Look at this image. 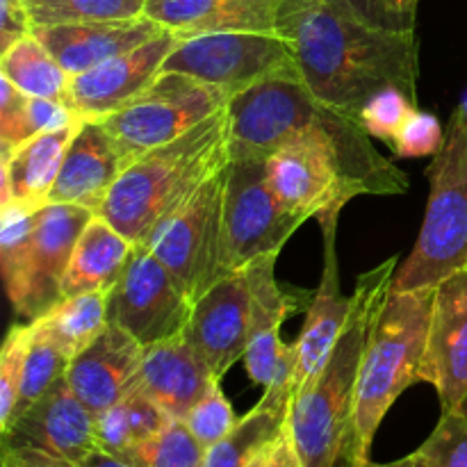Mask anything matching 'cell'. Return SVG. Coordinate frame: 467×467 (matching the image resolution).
Instances as JSON below:
<instances>
[{
    "label": "cell",
    "instance_id": "6da1fadb",
    "mask_svg": "<svg viewBox=\"0 0 467 467\" xmlns=\"http://www.w3.org/2000/svg\"><path fill=\"white\" fill-rule=\"evenodd\" d=\"M276 32L292 46L306 87L356 121L383 89L395 87L418 100L415 30L368 26L333 0H283Z\"/></svg>",
    "mask_w": 467,
    "mask_h": 467
},
{
    "label": "cell",
    "instance_id": "7a4b0ae2",
    "mask_svg": "<svg viewBox=\"0 0 467 467\" xmlns=\"http://www.w3.org/2000/svg\"><path fill=\"white\" fill-rule=\"evenodd\" d=\"M400 258L360 274L351 295V313L315 381L290 404L292 442L304 467H345L351 463V420L360 360L374 319L392 287Z\"/></svg>",
    "mask_w": 467,
    "mask_h": 467
},
{
    "label": "cell",
    "instance_id": "3957f363",
    "mask_svg": "<svg viewBox=\"0 0 467 467\" xmlns=\"http://www.w3.org/2000/svg\"><path fill=\"white\" fill-rule=\"evenodd\" d=\"M228 105L178 140L128 164L109 190L99 217L132 244H146L155 228L181 208L201 182L231 160Z\"/></svg>",
    "mask_w": 467,
    "mask_h": 467
},
{
    "label": "cell",
    "instance_id": "277c9868",
    "mask_svg": "<svg viewBox=\"0 0 467 467\" xmlns=\"http://www.w3.org/2000/svg\"><path fill=\"white\" fill-rule=\"evenodd\" d=\"M433 296L436 290H390L374 319L356 383L351 463H368L374 436L401 392L427 383Z\"/></svg>",
    "mask_w": 467,
    "mask_h": 467
},
{
    "label": "cell",
    "instance_id": "5b68a950",
    "mask_svg": "<svg viewBox=\"0 0 467 467\" xmlns=\"http://www.w3.org/2000/svg\"><path fill=\"white\" fill-rule=\"evenodd\" d=\"M91 217V210L68 203L0 208V269L16 315L35 319L62 299L64 274Z\"/></svg>",
    "mask_w": 467,
    "mask_h": 467
},
{
    "label": "cell",
    "instance_id": "8992f818",
    "mask_svg": "<svg viewBox=\"0 0 467 467\" xmlns=\"http://www.w3.org/2000/svg\"><path fill=\"white\" fill-rule=\"evenodd\" d=\"M429 203L418 242L390 290H436L467 267V119L456 108L442 149L427 169Z\"/></svg>",
    "mask_w": 467,
    "mask_h": 467
},
{
    "label": "cell",
    "instance_id": "52a82bcc",
    "mask_svg": "<svg viewBox=\"0 0 467 467\" xmlns=\"http://www.w3.org/2000/svg\"><path fill=\"white\" fill-rule=\"evenodd\" d=\"M217 87L185 73L162 71L137 99L109 117L100 119L112 137L123 167L149 150L178 140L228 105Z\"/></svg>",
    "mask_w": 467,
    "mask_h": 467
},
{
    "label": "cell",
    "instance_id": "ba28073f",
    "mask_svg": "<svg viewBox=\"0 0 467 467\" xmlns=\"http://www.w3.org/2000/svg\"><path fill=\"white\" fill-rule=\"evenodd\" d=\"M226 169L196 187L194 194L173 210L146 242L160 263L171 272L190 301H199L222 274L223 255V194Z\"/></svg>",
    "mask_w": 467,
    "mask_h": 467
},
{
    "label": "cell",
    "instance_id": "9c48e42d",
    "mask_svg": "<svg viewBox=\"0 0 467 467\" xmlns=\"http://www.w3.org/2000/svg\"><path fill=\"white\" fill-rule=\"evenodd\" d=\"M162 71L185 73L228 99L272 78H299L292 46L278 32H213L181 39Z\"/></svg>",
    "mask_w": 467,
    "mask_h": 467
},
{
    "label": "cell",
    "instance_id": "30bf717a",
    "mask_svg": "<svg viewBox=\"0 0 467 467\" xmlns=\"http://www.w3.org/2000/svg\"><path fill=\"white\" fill-rule=\"evenodd\" d=\"M267 160L231 158L223 194L222 274L242 272L255 258L281 254L304 219L283 208L267 181Z\"/></svg>",
    "mask_w": 467,
    "mask_h": 467
},
{
    "label": "cell",
    "instance_id": "8fae6325",
    "mask_svg": "<svg viewBox=\"0 0 467 467\" xmlns=\"http://www.w3.org/2000/svg\"><path fill=\"white\" fill-rule=\"evenodd\" d=\"M192 301L146 244H135L117 285L108 292V322L130 333L141 347L185 331Z\"/></svg>",
    "mask_w": 467,
    "mask_h": 467
},
{
    "label": "cell",
    "instance_id": "7c38bea8",
    "mask_svg": "<svg viewBox=\"0 0 467 467\" xmlns=\"http://www.w3.org/2000/svg\"><path fill=\"white\" fill-rule=\"evenodd\" d=\"M178 41L181 39L173 32L162 30L135 50L71 76L67 105L78 117L91 121H100L119 112L162 73L164 59L176 48Z\"/></svg>",
    "mask_w": 467,
    "mask_h": 467
},
{
    "label": "cell",
    "instance_id": "4fadbf2b",
    "mask_svg": "<svg viewBox=\"0 0 467 467\" xmlns=\"http://www.w3.org/2000/svg\"><path fill=\"white\" fill-rule=\"evenodd\" d=\"M251 287L244 269L219 278L199 301L192 306V317L182 336L203 356L214 377L244 360L249 345Z\"/></svg>",
    "mask_w": 467,
    "mask_h": 467
},
{
    "label": "cell",
    "instance_id": "5bb4252c",
    "mask_svg": "<svg viewBox=\"0 0 467 467\" xmlns=\"http://www.w3.org/2000/svg\"><path fill=\"white\" fill-rule=\"evenodd\" d=\"M427 383L436 388L442 413L467 415V267L436 287Z\"/></svg>",
    "mask_w": 467,
    "mask_h": 467
},
{
    "label": "cell",
    "instance_id": "9a60e30c",
    "mask_svg": "<svg viewBox=\"0 0 467 467\" xmlns=\"http://www.w3.org/2000/svg\"><path fill=\"white\" fill-rule=\"evenodd\" d=\"M144 347L117 324H108L94 342L78 351L67 369V383L94 418L137 390Z\"/></svg>",
    "mask_w": 467,
    "mask_h": 467
},
{
    "label": "cell",
    "instance_id": "2e32d148",
    "mask_svg": "<svg viewBox=\"0 0 467 467\" xmlns=\"http://www.w3.org/2000/svg\"><path fill=\"white\" fill-rule=\"evenodd\" d=\"M319 226L324 233V272L317 292L306 310L304 328L295 342L296 369L295 379H292V400L301 395L322 372L351 313V296L340 292V274H337V219L324 222Z\"/></svg>",
    "mask_w": 467,
    "mask_h": 467
},
{
    "label": "cell",
    "instance_id": "e0dca14e",
    "mask_svg": "<svg viewBox=\"0 0 467 467\" xmlns=\"http://www.w3.org/2000/svg\"><path fill=\"white\" fill-rule=\"evenodd\" d=\"M94 424V413L78 400L64 379L14 422L3 442L36 447L78 465L96 450Z\"/></svg>",
    "mask_w": 467,
    "mask_h": 467
},
{
    "label": "cell",
    "instance_id": "ac0fdd59",
    "mask_svg": "<svg viewBox=\"0 0 467 467\" xmlns=\"http://www.w3.org/2000/svg\"><path fill=\"white\" fill-rule=\"evenodd\" d=\"M276 260L278 254H269L255 258L244 267L251 287L249 345H246L244 365L251 381L263 388L272 386L285 354L287 345L281 340L283 322L287 315L299 308L296 296L278 287Z\"/></svg>",
    "mask_w": 467,
    "mask_h": 467
},
{
    "label": "cell",
    "instance_id": "d6986e66",
    "mask_svg": "<svg viewBox=\"0 0 467 467\" xmlns=\"http://www.w3.org/2000/svg\"><path fill=\"white\" fill-rule=\"evenodd\" d=\"M164 27L153 18L137 16L121 21L64 23V26L35 27V35L44 41L68 76H78L108 59L135 50L160 35Z\"/></svg>",
    "mask_w": 467,
    "mask_h": 467
},
{
    "label": "cell",
    "instance_id": "ffe728a7",
    "mask_svg": "<svg viewBox=\"0 0 467 467\" xmlns=\"http://www.w3.org/2000/svg\"><path fill=\"white\" fill-rule=\"evenodd\" d=\"M222 379L214 377L203 356L185 336L144 347L137 390L155 401L173 420H185L192 406Z\"/></svg>",
    "mask_w": 467,
    "mask_h": 467
},
{
    "label": "cell",
    "instance_id": "44dd1931",
    "mask_svg": "<svg viewBox=\"0 0 467 467\" xmlns=\"http://www.w3.org/2000/svg\"><path fill=\"white\" fill-rule=\"evenodd\" d=\"M123 169L121 155L103 123L85 119L68 146L48 203L80 205L99 214Z\"/></svg>",
    "mask_w": 467,
    "mask_h": 467
},
{
    "label": "cell",
    "instance_id": "7402d4cb",
    "mask_svg": "<svg viewBox=\"0 0 467 467\" xmlns=\"http://www.w3.org/2000/svg\"><path fill=\"white\" fill-rule=\"evenodd\" d=\"M283 0H146L144 14L178 39L213 32H276Z\"/></svg>",
    "mask_w": 467,
    "mask_h": 467
},
{
    "label": "cell",
    "instance_id": "603a6c76",
    "mask_svg": "<svg viewBox=\"0 0 467 467\" xmlns=\"http://www.w3.org/2000/svg\"><path fill=\"white\" fill-rule=\"evenodd\" d=\"M82 121L71 123L62 130L41 132L12 150H0V171L9 176L14 203L30 210L48 205V196L62 171L68 146Z\"/></svg>",
    "mask_w": 467,
    "mask_h": 467
},
{
    "label": "cell",
    "instance_id": "cb8c5ba5",
    "mask_svg": "<svg viewBox=\"0 0 467 467\" xmlns=\"http://www.w3.org/2000/svg\"><path fill=\"white\" fill-rule=\"evenodd\" d=\"M132 249L135 244L126 235L94 214L76 242L71 263L64 274L62 296L112 290L130 260Z\"/></svg>",
    "mask_w": 467,
    "mask_h": 467
},
{
    "label": "cell",
    "instance_id": "d4e9b609",
    "mask_svg": "<svg viewBox=\"0 0 467 467\" xmlns=\"http://www.w3.org/2000/svg\"><path fill=\"white\" fill-rule=\"evenodd\" d=\"M292 392L285 388H267L263 400L237 420L226 438L205 450L203 467H249L251 461L272 445L287 427Z\"/></svg>",
    "mask_w": 467,
    "mask_h": 467
},
{
    "label": "cell",
    "instance_id": "484cf974",
    "mask_svg": "<svg viewBox=\"0 0 467 467\" xmlns=\"http://www.w3.org/2000/svg\"><path fill=\"white\" fill-rule=\"evenodd\" d=\"M173 418L141 390H132L119 404L96 415V447L130 461L144 445L160 436Z\"/></svg>",
    "mask_w": 467,
    "mask_h": 467
},
{
    "label": "cell",
    "instance_id": "4316f807",
    "mask_svg": "<svg viewBox=\"0 0 467 467\" xmlns=\"http://www.w3.org/2000/svg\"><path fill=\"white\" fill-rule=\"evenodd\" d=\"M0 76L7 78L23 94L67 103L71 76L35 32L21 36L0 53Z\"/></svg>",
    "mask_w": 467,
    "mask_h": 467
},
{
    "label": "cell",
    "instance_id": "83f0119b",
    "mask_svg": "<svg viewBox=\"0 0 467 467\" xmlns=\"http://www.w3.org/2000/svg\"><path fill=\"white\" fill-rule=\"evenodd\" d=\"M41 324L71 351L73 356L94 342L108 327V292H82L62 296L39 315Z\"/></svg>",
    "mask_w": 467,
    "mask_h": 467
},
{
    "label": "cell",
    "instance_id": "f1b7e54d",
    "mask_svg": "<svg viewBox=\"0 0 467 467\" xmlns=\"http://www.w3.org/2000/svg\"><path fill=\"white\" fill-rule=\"evenodd\" d=\"M71 358V351H68L67 347H64L62 342L39 322V319H30V337H27L21 397H18V409L14 422H16L35 401H39L50 388H55L59 381L67 379V369Z\"/></svg>",
    "mask_w": 467,
    "mask_h": 467
},
{
    "label": "cell",
    "instance_id": "f546056e",
    "mask_svg": "<svg viewBox=\"0 0 467 467\" xmlns=\"http://www.w3.org/2000/svg\"><path fill=\"white\" fill-rule=\"evenodd\" d=\"M26 7L35 30L41 26L144 16L146 0H26Z\"/></svg>",
    "mask_w": 467,
    "mask_h": 467
},
{
    "label": "cell",
    "instance_id": "4dcf8cb0",
    "mask_svg": "<svg viewBox=\"0 0 467 467\" xmlns=\"http://www.w3.org/2000/svg\"><path fill=\"white\" fill-rule=\"evenodd\" d=\"M205 450L182 420H171L162 433L137 450L128 463L135 467H203Z\"/></svg>",
    "mask_w": 467,
    "mask_h": 467
},
{
    "label": "cell",
    "instance_id": "1f68e13d",
    "mask_svg": "<svg viewBox=\"0 0 467 467\" xmlns=\"http://www.w3.org/2000/svg\"><path fill=\"white\" fill-rule=\"evenodd\" d=\"M27 337H30V324H14L0 351V431L3 436H7L16 418Z\"/></svg>",
    "mask_w": 467,
    "mask_h": 467
},
{
    "label": "cell",
    "instance_id": "d6a6232c",
    "mask_svg": "<svg viewBox=\"0 0 467 467\" xmlns=\"http://www.w3.org/2000/svg\"><path fill=\"white\" fill-rule=\"evenodd\" d=\"M185 427L190 429L192 436L196 438L203 450H210L217 445L222 438H226L237 424V415L233 410L231 401L226 400L222 390V381L214 383L194 406L190 413L185 415Z\"/></svg>",
    "mask_w": 467,
    "mask_h": 467
},
{
    "label": "cell",
    "instance_id": "836d02e7",
    "mask_svg": "<svg viewBox=\"0 0 467 467\" xmlns=\"http://www.w3.org/2000/svg\"><path fill=\"white\" fill-rule=\"evenodd\" d=\"M415 109H418V100L410 99L406 91L392 87V89L379 91L365 103L358 121L369 132V137H377V140L390 144Z\"/></svg>",
    "mask_w": 467,
    "mask_h": 467
},
{
    "label": "cell",
    "instance_id": "e575fe53",
    "mask_svg": "<svg viewBox=\"0 0 467 467\" xmlns=\"http://www.w3.org/2000/svg\"><path fill=\"white\" fill-rule=\"evenodd\" d=\"M418 454L424 467H467V415L442 413Z\"/></svg>",
    "mask_w": 467,
    "mask_h": 467
},
{
    "label": "cell",
    "instance_id": "d590c367",
    "mask_svg": "<svg viewBox=\"0 0 467 467\" xmlns=\"http://www.w3.org/2000/svg\"><path fill=\"white\" fill-rule=\"evenodd\" d=\"M445 137L447 132H442L438 117L415 109L388 146L400 158H424V155H436L445 144Z\"/></svg>",
    "mask_w": 467,
    "mask_h": 467
},
{
    "label": "cell",
    "instance_id": "8d00e7d4",
    "mask_svg": "<svg viewBox=\"0 0 467 467\" xmlns=\"http://www.w3.org/2000/svg\"><path fill=\"white\" fill-rule=\"evenodd\" d=\"M27 99L30 96L0 76V150L16 149L32 137L27 123Z\"/></svg>",
    "mask_w": 467,
    "mask_h": 467
},
{
    "label": "cell",
    "instance_id": "74e56055",
    "mask_svg": "<svg viewBox=\"0 0 467 467\" xmlns=\"http://www.w3.org/2000/svg\"><path fill=\"white\" fill-rule=\"evenodd\" d=\"M78 121H82V119L67 103H59V100L50 99H36V96L27 99V123H30L32 137L41 135V132L62 130V128Z\"/></svg>",
    "mask_w": 467,
    "mask_h": 467
},
{
    "label": "cell",
    "instance_id": "f35d334b",
    "mask_svg": "<svg viewBox=\"0 0 467 467\" xmlns=\"http://www.w3.org/2000/svg\"><path fill=\"white\" fill-rule=\"evenodd\" d=\"M30 32L32 21L26 0H0V53Z\"/></svg>",
    "mask_w": 467,
    "mask_h": 467
},
{
    "label": "cell",
    "instance_id": "ab89813d",
    "mask_svg": "<svg viewBox=\"0 0 467 467\" xmlns=\"http://www.w3.org/2000/svg\"><path fill=\"white\" fill-rule=\"evenodd\" d=\"M336 5H340L345 12L354 14L356 18H360L363 23L374 27H383V30H409L390 9L383 5V0H333Z\"/></svg>",
    "mask_w": 467,
    "mask_h": 467
},
{
    "label": "cell",
    "instance_id": "60d3db41",
    "mask_svg": "<svg viewBox=\"0 0 467 467\" xmlns=\"http://www.w3.org/2000/svg\"><path fill=\"white\" fill-rule=\"evenodd\" d=\"M3 467H78L76 463L44 450L3 442Z\"/></svg>",
    "mask_w": 467,
    "mask_h": 467
},
{
    "label": "cell",
    "instance_id": "b9f144b4",
    "mask_svg": "<svg viewBox=\"0 0 467 467\" xmlns=\"http://www.w3.org/2000/svg\"><path fill=\"white\" fill-rule=\"evenodd\" d=\"M272 467H304L299 461V454H296L295 442H292L290 429L287 427H285V431L281 433V438L276 441V447H274Z\"/></svg>",
    "mask_w": 467,
    "mask_h": 467
},
{
    "label": "cell",
    "instance_id": "7bdbcfd3",
    "mask_svg": "<svg viewBox=\"0 0 467 467\" xmlns=\"http://www.w3.org/2000/svg\"><path fill=\"white\" fill-rule=\"evenodd\" d=\"M388 9L404 23L409 30H415V23H418V5L420 0H383Z\"/></svg>",
    "mask_w": 467,
    "mask_h": 467
},
{
    "label": "cell",
    "instance_id": "ee69618b",
    "mask_svg": "<svg viewBox=\"0 0 467 467\" xmlns=\"http://www.w3.org/2000/svg\"><path fill=\"white\" fill-rule=\"evenodd\" d=\"M78 467H135V465H130L128 461L119 459V456H114V454H109V451H103L96 447V450H91L89 454H87L85 459L78 463Z\"/></svg>",
    "mask_w": 467,
    "mask_h": 467
},
{
    "label": "cell",
    "instance_id": "f6af8a7d",
    "mask_svg": "<svg viewBox=\"0 0 467 467\" xmlns=\"http://www.w3.org/2000/svg\"><path fill=\"white\" fill-rule=\"evenodd\" d=\"M345 467H424V463L422 459H420L418 451H413V454L404 456V459L400 461H390V463H372V461H368V463H360V465L347 463Z\"/></svg>",
    "mask_w": 467,
    "mask_h": 467
},
{
    "label": "cell",
    "instance_id": "bcb514c9",
    "mask_svg": "<svg viewBox=\"0 0 467 467\" xmlns=\"http://www.w3.org/2000/svg\"><path fill=\"white\" fill-rule=\"evenodd\" d=\"M278 438H281V436H278ZM278 438H276V441H278ZM276 441H274L272 445L265 447V450L260 451V454L255 456L254 461H251L249 467H272V463H274V447H276Z\"/></svg>",
    "mask_w": 467,
    "mask_h": 467
},
{
    "label": "cell",
    "instance_id": "7dc6e473",
    "mask_svg": "<svg viewBox=\"0 0 467 467\" xmlns=\"http://www.w3.org/2000/svg\"><path fill=\"white\" fill-rule=\"evenodd\" d=\"M459 109H461V114H463V117L467 119V94L463 96V100H461V105H459Z\"/></svg>",
    "mask_w": 467,
    "mask_h": 467
}]
</instances>
